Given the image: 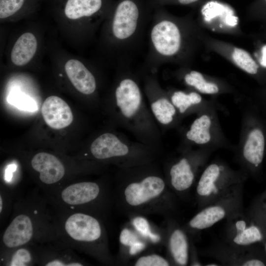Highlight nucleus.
<instances>
[{"label":"nucleus","instance_id":"obj_31","mask_svg":"<svg viewBox=\"0 0 266 266\" xmlns=\"http://www.w3.org/2000/svg\"><path fill=\"white\" fill-rule=\"evenodd\" d=\"M8 102L17 108L29 112H34L38 110V105L33 99L26 96H13L9 97Z\"/></svg>","mask_w":266,"mask_h":266},{"label":"nucleus","instance_id":"obj_6","mask_svg":"<svg viewBox=\"0 0 266 266\" xmlns=\"http://www.w3.org/2000/svg\"><path fill=\"white\" fill-rule=\"evenodd\" d=\"M243 180L216 163L208 165L198 182L196 194L201 209L213 203L239 185Z\"/></svg>","mask_w":266,"mask_h":266},{"label":"nucleus","instance_id":"obj_1","mask_svg":"<svg viewBox=\"0 0 266 266\" xmlns=\"http://www.w3.org/2000/svg\"><path fill=\"white\" fill-rule=\"evenodd\" d=\"M40 190L15 199L10 222L0 235V254L24 245L56 240L55 211Z\"/></svg>","mask_w":266,"mask_h":266},{"label":"nucleus","instance_id":"obj_29","mask_svg":"<svg viewBox=\"0 0 266 266\" xmlns=\"http://www.w3.org/2000/svg\"><path fill=\"white\" fill-rule=\"evenodd\" d=\"M235 63L241 69L250 74H256L258 66L250 55L244 50L235 48L232 54Z\"/></svg>","mask_w":266,"mask_h":266},{"label":"nucleus","instance_id":"obj_20","mask_svg":"<svg viewBox=\"0 0 266 266\" xmlns=\"http://www.w3.org/2000/svg\"><path fill=\"white\" fill-rule=\"evenodd\" d=\"M170 175L172 187L179 192L190 189L195 177L192 166L186 158L181 159L172 166Z\"/></svg>","mask_w":266,"mask_h":266},{"label":"nucleus","instance_id":"obj_39","mask_svg":"<svg viewBox=\"0 0 266 266\" xmlns=\"http://www.w3.org/2000/svg\"><path fill=\"white\" fill-rule=\"evenodd\" d=\"M205 266H220V265L219 264L218 265V264H217V263H208L207 265H205Z\"/></svg>","mask_w":266,"mask_h":266},{"label":"nucleus","instance_id":"obj_2","mask_svg":"<svg viewBox=\"0 0 266 266\" xmlns=\"http://www.w3.org/2000/svg\"><path fill=\"white\" fill-rule=\"evenodd\" d=\"M150 17L134 0H122L106 22L103 44L119 67L133 62L150 24Z\"/></svg>","mask_w":266,"mask_h":266},{"label":"nucleus","instance_id":"obj_27","mask_svg":"<svg viewBox=\"0 0 266 266\" xmlns=\"http://www.w3.org/2000/svg\"><path fill=\"white\" fill-rule=\"evenodd\" d=\"M171 100L172 104L183 113L192 105L200 103L201 97L195 92L187 94L182 91H177L173 94Z\"/></svg>","mask_w":266,"mask_h":266},{"label":"nucleus","instance_id":"obj_30","mask_svg":"<svg viewBox=\"0 0 266 266\" xmlns=\"http://www.w3.org/2000/svg\"><path fill=\"white\" fill-rule=\"evenodd\" d=\"M18 169V164L15 161H12L5 165L2 173L1 184L13 192L16 198L21 196L18 193L17 188L18 178L16 177V173Z\"/></svg>","mask_w":266,"mask_h":266},{"label":"nucleus","instance_id":"obj_38","mask_svg":"<svg viewBox=\"0 0 266 266\" xmlns=\"http://www.w3.org/2000/svg\"><path fill=\"white\" fill-rule=\"evenodd\" d=\"M178 1L183 4H188L198 1V0H177Z\"/></svg>","mask_w":266,"mask_h":266},{"label":"nucleus","instance_id":"obj_26","mask_svg":"<svg viewBox=\"0 0 266 266\" xmlns=\"http://www.w3.org/2000/svg\"><path fill=\"white\" fill-rule=\"evenodd\" d=\"M184 80L187 84L195 87L202 93L212 94L219 91L217 85L206 82L201 73L197 71L192 70L186 74Z\"/></svg>","mask_w":266,"mask_h":266},{"label":"nucleus","instance_id":"obj_9","mask_svg":"<svg viewBox=\"0 0 266 266\" xmlns=\"http://www.w3.org/2000/svg\"><path fill=\"white\" fill-rule=\"evenodd\" d=\"M224 240L234 245L263 244L266 236L262 229L244 212L237 211L226 219Z\"/></svg>","mask_w":266,"mask_h":266},{"label":"nucleus","instance_id":"obj_11","mask_svg":"<svg viewBox=\"0 0 266 266\" xmlns=\"http://www.w3.org/2000/svg\"><path fill=\"white\" fill-rule=\"evenodd\" d=\"M76 251L56 241L39 245L40 266H83L86 264Z\"/></svg>","mask_w":266,"mask_h":266},{"label":"nucleus","instance_id":"obj_7","mask_svg":"<svg viewBox=\"0 0 266 266\" xmlns=\"http://www.w3.org/2000/svg\"><path fill=\"white\" fill-rule=\"evenodd\" d=\"M243 183L217 200L200 209L189 222V228L200 231L226 219L233 213L243 210Z\"/></svg>","mask_w":266,"mask_h":266},{"label":"nucleus","instance_id":"obj_28","mask_svg":"<svg viewBox=\"0 0 266 266\" xmlns=\"http://www.w3.org/2000/svg\"><path fill=\"white\" fill-rule=\"evenodd\" d=\"M16 196L13 192L1 184L0 187V225L12 213Z\"/></svg>","mask_w":266,"mask_h":266},{"label":"nucleus","instance_id":"obj_18","mask_svg":"<svg viewBox=\"0 0 266 266\" xmlns=\"http://www.w3.org/2000/svg\"><path fill=\"white\" fill-rule=\"evenodd\" d=\"M37 47L35 36L32 33H26L19 36L11 52V60L17 66L27 64L33 57Z\"/></svg>","mask_w":266,"mask_h":266},{"label":"nucleus","instance_id":"obj_5","mask_svg":"<svg viewBox=\"0 0 266 266\" xmlns=\"http://www.w3.org/2000/svg\"><path fill=\"white\" fill-rule=\"evenodd\" d=\"M42 192L55 210L89 213L90 207L101 196V188L96 182L80 181Z\"/></svg>","mask_w":266,"mask_h":266},{"label":"nucleus","instance_id":"obj_23","mask_svg":"<svg viewBox=\"0 0 266 266\" xmlns=\"http://www.w3.org/2000/svg\"><path fill=\"white\" fill-rule=\"evenodd\" d=\"M211 123L210 118L207 115H203L196 119L187 133V138L197 144L207 143L211 139L209 132Z\"/></svg>","mask_w":266,"mask_h":266},{"label":"nucleus","instance_id":"obj_13","mask_svg":"<svg viewBox=\"0 0 266 266\" xmlns=\"http://www.w3.org/2000/svg\"><path fill=\"white\" fill-rule=\"evenodd\" d=\"M165 187L162 178L148 176L140 183H132L126 187L124 192L126 200L129 204L137 206L159 196Z\"/></svg>","mask_w":266,"mask_h":266},{"label":"nucleus","instance_id":"obj_33","mask_svg":"<svg viewBox=\"0 0 266 266\" xmlns=\"http://www.w3.org/2000/svg\"><path fill=\"white\" fill-rule=\"evenodd\" d=\"M133 223L136 230L143 236L150 238L154 242H158L160 240L158 235L151 232L149 223L145 218L136 217L133 220Z\"/></svg>","mask_w":266,"mask_h":266},{"label":"nucleus","instance_id":"obj_3","mask_svg":"<svg viewBox=\"0 0 266 266\" xmlns=\"http://www.w3.org/2000/svg\"><path fill=\"white\" fill-rule=\"evenodd\" d=\"M54 211L55 241L75 251L101 254L103 229L96 217L81 211Z\"/></svg>","mask_w":266,"mask_h":266},{"label":"nucleus","instance_id":"obj_8","mask_svg":"<svg viewBox=\"0 0 266 266\" xmlns=\"http://www.w3.org/2000/svg\"><path fill=\"white\" fill-rule=\"evenodd\" d=\"M202 253L216 260L222 266H266V253L260 243L238 246L221 240L203 249Z\"/></svg>","mask_w":266,"mask_h":266},{"label":"nucleus","instance_id":"obj_36","mask_svg":"<svg viewBox=\"0 0 266 266\" xmlns=\"http://www.w3.org/2000/svg\"><path fill=\"white\" fill-rule=\"evenodd\" d=\"M145 244L139 240L134 242L130 246V253L131 255H135L141 251L145 248Z\"/></svg>","mask_w":266,"mask_h":266},{"label":"nucleus","instance_id":"obj_37","mask_svg":"<svg viewBox=\"0 0 266 266\" xmlns=\"http://www.w3.org/2000/svg\"><path fill=\"white\" fill-rule=\"evenodd\" d=\"M263 57L261 61L262 66L266 67V46L263 47L262 49Z\"/></svg>","mask_w":266,"mask_h":266},{"label":"nucleus","instance_id":"obj_40","mask_svg":"<svg viewBox=\"0 0 266 266\" xmlns=\"http://www.w3.org/2000/svg\"><path fill=\"white\" fill-rule=\"evenodd\" d=\"M263 246L264 247V249L265 250V251L266 253V238H265L264 241L263 242Z\"/></svg>","mask_w":266,"mask_h":266},{"label":"nucleus","instance_id":"obj_24","mask_svg":"<svg viewBox=\"0 0 266 266\" xmlns=\"http://www.w3.org/2000/svg\"><path fill=\"white\" fill-rule=\"evenodd\" d=\"M246 213L262 229L266 236V187L253 200Z\"/></svg>","mask_w":266,"mask_h":266},{"label":"nucleus","instance_id":"obj_21","mask_svg":"<svg viewBox=\"0 0 266 266\" xmlns=\"http://www.w3.org/2000/svg\"><path fill=\"white\" fill-rule=\"evenodd\" d=\"M102 0H67L65 14L70 20L92 17L102 7Z\"/></svg>","mask_w":266,"mask_h":266},{"label":"nucleus","instance_id":"obj_15","mask_svg":"<svg viewBox=\"0 0 266 266\" xmlns=\"http://www.w3.org/2000/svg\"><path fill=\"white\" fill-rule=\"evenodd\" d=\"M66 73L76 89L85 95L93 94L97 88L96 78L91 71L81 61L70 59L65 66Z\"/></svg>","mask_w":266,"mask_h":266},{"label":"nucleus","instance_id":"obj_32","mask_svg":"<svg viewBox=\"0 0 266 266\" xmlns=\"http://www.w3.org/2000/svg\"><path fill=\"white\" fill-rule=\"evenodd\" d=\"M24 0H0V18L4 19L13 15L22 6Z\"/></svg>","mask_w":266,"mask_h":266},{"label":"nucleus","instance_id":"obj_25","mask_svg":"<svg viewBox=\"0 0 266 266\" xmlns=\"http://www.w3.org/2000/svg\"><path fill=\"white\" fill-rule=\"evenodd\" d=\"M151 108L157 120L163 124L170 123L175 113L174 105L165 98H160L153 102Z\"/></svg>","mask_w":266,"mask_h":266},{"label":"nucleus","instance_id":"obj_14","mask_svg":"<svg viewBox=\"0 0 266 266\" xmlns=\"http://www.w3.org/2000/svg\"><path fill=\"white\" fill-rule=\"evenodd\" d=\"M41 114L46 124L54 129L65 128L72 123L73 115L67 103L61 98L48 97L41 106Z\"/></svg>","mask_w":266,"mask_h":266},{"label":"nucleus","instance_id":"obj_12","mask_svg":"<svg viewBox=\"0 0 266 266\" xmlns=\"http://www.w3.org/2000/svg\"><path fill=\"white\" fill-rule=\"evenodd\" d=\"M116 104L123 115L127 118L133 116L141 102L140 88L133 77L124 75L115 90Z\"/></svg>","mask_w":266,"mask_h":266},{"label":"nucleus","instance_id":"obj_34","mask_svg":"<svg viewBox=\"0 0 266 266\" xmlns=\"http://www.w3.org/2000/svg\"><path fill=\"white\" fill-rule=\"evenodd\" d=\"M169 263L163 257L157 255H152L140 257L136 261V266H167Z\"/></svg>","mask_w":266,"mask_h":266},{"label":"nucleus","instance_id":"obj_35","mask_svg":"<svg viewBox=\"0 0 266 266\" xmlns=\"http://www.w3.org/2000/svg\"><path fill=\"white\" fill-rule=\"evenodd\" d=\"M120 241L124 245L131 246L138 241L137 236L128 229H125L121 233Z\"/></svg>","mask_w":266,"mask_h":266},{"label":"nucleus","instance_id":"obj_4","mask_svg":"<svg viewBox=\"0 0 266 266\" xmlns=\"http://www.w3.org/2000/svg\"><path fill=\"white\" fill-rule=\"evenodd\" d=\"M161 12L153 17L148 33V52L144 66L151 70L179 58L185 44L182 24Z\"/></svg>","mask_w":266,"mask_h":266},{"label":"nucleus","instance_id":"obj_10","mask_svg":"<svg viewBox=\"0 0 266 266\" xmlns=\"http://www.w3.org/2000/svg\"><path fill=\"white\" fill-rule=\"evenodd\" d=\"M29 165L36 174V181L41 191H49L66 184L67 168L63 161L46 152L33 156Z\"/></svg>","mask_w":266,"mask_h":266},{"label":"nucleus","instance_id":"obj_16","mask_svg":"<svg viewBox=\"0 0 266 266\" xmlns=\"http://www.w3.org/2000/svg\"><path fill=\"white\" fill-rule=\"evenodd\" d=\"M90 150L96 159L104 160L125 156L128 153L129 148L114 134L105 133L93 142Z\"/></svg>","mask_w":266,"mask_h":266},{"label":"nucleus","instance_id":"obj_22","mask_svg":"<svg viewBox=\"0 0 266 266\" xmlns=\"http://www.w3.org/2000/svg\"><path fill=\"white\" fill-rule=\"evenodd\" d=\"M170 251L176 264L186 266L189 260V243L184 232L176 228L171 233L169 238Z\"/></svg>","mask_w":266,"mask_h":266},{"label":"nucleus","instance_id":"obj_19","mask_svg":"<svg viewBox=\"0 0 266 266\" xmlns=\"http://www.w3.org/2000/svg\"><path fill=\"white\" fill-rule=\"evenodd\" d=\"M264 150L265 138L263 133L257 129L252 130L243 147L242 155L244 161L255 168L259 167L264 159Z\"/></svg>","mask_w":266,"mask_h":266},{"label":"nucleus","instance_id":"obj_17","mask_svg":"<svg viewBox=\"0 0 266 266\" xmlns=\"http://www.w3.org/2000/svg\"><path fill=\"white\" fill-rule=\"evenodd\" d=\"M39 245L35 244L24 245L0 253V266H38Z\"/></svg>","mask_w":266,"mask_h":266}]
</instances>
